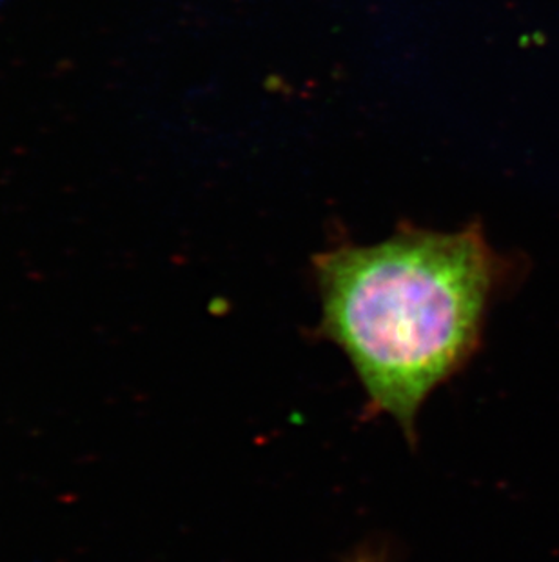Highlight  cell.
I'll use <instances>...</instances> for the list:
<instances>
[{
	"mask_svg": "<svg viewBox=\"0 0 559 562\" xmlns=\"http://www.w3.org/2000/svg\"><path fill=\"white\" fill-rule=\"evenodd\" d=\"M312 268L317 334L353 364L367 414L389 415L414 445L425 401L480 350L511 260L476 223L448 234L403 226L378 245L315 255Z\"/></svg>",
	"mask_w": 559,
	"mask_h": 562,
	"instance_id": "cell-1",
	"label": "cell"
},
{
	"mask_svg": "<svg viewBox=\"0 0 559 562\" xmlns=\"http://www.w3.org/2000/svg\"><path fill=\"white\" fill-rule=\"evenodd\" d=\"M351 562H381L380 559L376 558L373 552H362L356 555Z\"/></svg>",
	"mask_w": 559,
	"mask_h": 562,
	"instance_id": "cell-2",
	"label": "cell"
},
{
	"mask_svg": "<svg viewBox=\"0 0 559 562\" xmlns=\"http://www.w3.org/2000/svg\"><path fill=\"white\" fill-rule=\"evenodd\" d=\"M5 0H0V5L4 4Z\"/></svg>",
	"mask_w": 559,
	"mask_h": 562,
	"instance_id": "cell-3",
	"label": "cell"
}]
</instances>
